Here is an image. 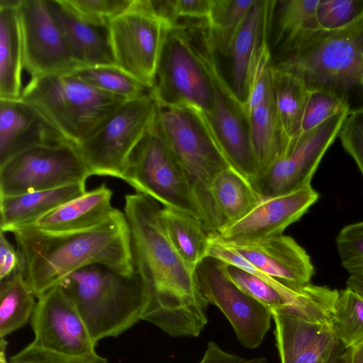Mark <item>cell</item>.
Wrapping results in <instances>:
<instances>
[{
  "instance_id": "4dcf8cb0",
  "label": "cell",
  "mask_w": 363,
  "mask_h": 363,
  "mask_svg": "<svg viewBox=\"0 0 363 363\" xmlns=\"http://www.w3.org/2000/svg\"><path fill=\"white\" fill-rule=\"evenodd\" d=\"M70 75L125 101L143 97L152 90L115 64L79 67Z\"/></svg>"
},
{
  "instance_id": "836d02e7",
  "label": "cell",
  "mask_w": 363,
  "mask_h": 363,
  "mask_svg": "<svg viewBox=\"0 0 363 363\" xmlns=\"http://www.w3.org/2000/svg\"><path fill=\"white\" fill-rule=\"evenodd\" d=\"M333 328L341 345L350 348L363 340V297L347 288L338 291Z\"/></svg>"
},
{
  "instance_id": "f546056e",
  "label": "cell",
  "mask_w": 363,
  "mask_h": 363,
  "mask_svg": "<svg viewBox=\"0 0 363 363\" xmlns=\"http://www.w3.org/2000/svg\"><path fill=\"white\" fill-rule=\"evenodd\" d=\"M19 269L1 281L0 337L24 326L32 317L37 301Z\"/></svg>"
},
{
  "instance_id": "7bdbcfd3",
  "label": "cell",
  "mask_w": 363,
  "mask_h": 363,
  "mask_svg": "<svg viewBox=\"0 0 363 363\" xmlns=\"http://www.w3.org/2000/svg\"><path fill=\"white\" fill-rule=\"evenodd\" d=\"M325 363H351L350 347L347 349L342 347Z\"/></svg>"
},
{
  "instance_id": "7a4b0ae2",
  "label": "cell",
  "mask_w": 363,
  "mask_h": 363,
  "mask_svg": "<svg viewBox=\"0 0 363 363\" xmlns=\"http://www.w3.org/2000/svg\"><path fill=\"white\" fill-rule=\"evenodd\" d=\"M13 234L20 269L36 297L59 286L72 273L101 264L125 275L135 273L130 235L124 213L93 228L54 233L33 224L18 227Z\"/></svg>"
},
{
  "instance_id": "d4e9b609",
  "label": "cell",
  "mask_w": 363,
  "mask_h": 363,
  "mask_svg": "<svg viewBox=\"0 0 363 363\" xmlns=\"http://www.w3.org/2000/svg\"><path fill=\"white\" fill-rule=\"evenodd\" d=\"M20 1L0 0V99H19L23 89Z\"/></svg>"
},
{
  "instance_id": "5bb4252c",
  "label": "cell",
  "mask_w": 363,
  "mask_h": 363,
  "mask_svg": "<svg viewBox=\"0 0 363 363\" xmlns=\"http://www.w3.org/2000/svg\"><path fill=\"white\" fill-rule=\"evenodd\" d=\"M195 276L203 296L225 315L240 343L248 349L258 347L271 326L270 311L228 278L222 262L206 257Z\"/></svg>"
},
{
  "instance_id": "603a6c76",
  "label": "cell",
  "mask_w": 363,
  "mask_h": 363,
  "mask_svg": "<svg viewBox=\"0 0 363 363\" xmlns=\"http://www.w3.org/2000/svg\"><path fill=\"white\" fill-rule=\"evenodd\" d=\"M73 62L78 67L114 64L108 28L75 18L57 0H46Z\"/></svg>"
},
{
  "instance_id": "8992f818",
  "label": "cell",
  "mask_w": 363,
  "mask_h": 363,
  "mask_svg": "<svg viewBox=\"0 0 363 363\" xmlns=\"http://www.w3.org/2000/svg\"><path fill=\"white\" fill-rule=\"evenodd\" d=\"M21 99L77 146L127 101L70 74L30 78Z\"/></svg>"
},
{
  "instance_id": "b9f144b4",
  "label": "cell",
  "mask_w": 363,
  "mask_h": 363,
  "mask_svg": "<svg viewBox=\"0 0 363 363\" xmlns=\"http://www.w3.org/2000/svg\"><path fill=\"white\" fill-rule=\"evenodd\" d=\"M346 284L347 288L363 297V272L350 274Z\"/></svg>"
},
{
  "instance_id": "ba28073f",
  "label": "cell",
  "mask_w": 363,
  "mask_h": 363,
  "mask_svg": "<svg viewBox=\"0 0 363 363\" xmlns=\"http://www.w3.org/2000/svg\"><path fill=\"white\" fill-rule=\"evenodd\" d=\"M159 107L152 94L124 102L77 148L91 176L123 179L136 145L154 125Z\"/></svg>"
},
{
  "instance_id": "83f0119b",
  "label": "cell",
  "mask_w": 363,
  "mask_h": 363,
  "mask_svg": "<svg viewBox=\"0 0 363 363\" xmlns=\"http://www.w3.org/2000/svg\"><path fill=\"white\" fill-rule=\"evenodd\" d=\"M160 218L174 248L195 273L206 258L210 232L199 219L172 208L161 207Z\"/></svg>"
},
{
  "instance_id": "7c38bea8",
  "label": "cell",
  "mask_w": 363,
  "mask_h": 363,
  "mask_svg": "<svg viewBox=\"0 0 363 363\" xmlns=\"http://www.w3.org/2000/svg\"><path fill=\"white\" fill-rule=\"evenodd\" d=\"M91 172L70 142L26 150L0 166V196L86 183Z\"/></svg>"
},
{
  "instance_id": "ffe728a7",
  "label": "cell",
  "mask_w": 363,
  "mask_h": 363,
  "mask_svg": "<svg viewBox=\"0 0 363 363\" xmlns=\"http://www.w3.org/2000/svg\"><path fill=\"white\" fill-rule=\"evenodd\" d=\"M65 142L69 141L30 104L0 99V166L33 147Z\"/></svg>"
},
{
  "instance_id": "74e56055",
  "label": "cell",
  "mask_w": 363,
  "mask_h": 363,
  "mask_svg": "<svg viewBox=\"0 0 363 363\" xmlns=\"http://www.w3.org/2000/svg\"><path fill=\"white\" fill-rule=\"evenodd\" d=\"M338 136L363 176V108L350 112Z\"/></svg>"
},
{
  "instance_id": "ee69618b",
  "label": "cell",
  "mask_w": 363,
  "mask_h": 363,
  "mask_svg": "<svg viewBox=\"0 0 363 363\" xmlns=\"http://www.w3.org/2000/svg\"><path fill=\"white\" fill-rule=\"evenodd\" d=\"M350 362L363 363V340L350 347Z\"/></svg>"
},
{
  "instance_id": "f35d334b",
  "label": "cell",
  "mask_w": 363,
  "mask_h": 363,
  "mask_svg": "<svg viewBox=\"0 0 363 363\" xmlns=\"http://www.w3.org/2000/svg\"><path fill=\"white\" fill-rule=\"evenodd\" d=\"M9 363H108L98 354L91 357H72L40 348L32 342L13 355Z\"/></svg>"
},
{
  "instance_id": "3957f363",
  "label": "cell",
  "mask_w": 363,
  "mask_h": 363,
  "mask_svg": "<svg viewBox=\"0 0 363 363\" xmlns=\"http://www.w3.org/2000/svg\"><path fill=\"white\" fill-rule=\"evenodd\" d=\"M157 127L181 167L208 232L224 225L212 192L215 177L232 167L204 113L191 106L159 107Z\"/></svg>"
},
{
  "instance_id": "e0dca14e",
  "label": "cell",
  "mask_w": 363,
  "mask_h": 363,
  "mask_svg": "<svg viewBox=\"0 0 363 363\" xmlns=\"http://www.w3.org/2000/svg\"><path fill=\"white\" fill-rule=\"evenodd\" d=\"M319 199L311 183L291 192L262 199L243 218L218 232L226 242L253 240L283 235Z\"/></svg>"
},
{
  "instance_id": "9a60e30c",
  "label": "cell",
  "mask_w": 363,
  "mask_h": 363,
  "mask_svg": "<svg viewBox=\"0 0 363 363\" xmlns=\"http://www.w3.org/2000/svg\"><path fill=\"white\" fill-rule=\"evenodd\" d=\"M35 345L44 350L72 357L97 354L96 343L77 309L60 286L37 297L31 317Z\"/></svg>"
},
{
  "instance_id": "60d3db41",
  "label": "cell",
  "mask_w": 363,
  "mask_h": 363,
  "mask_svg": "<svg viewBox=\"0 0 363 363\" xmlns=\"http://www.w3.org/2000/svg\"><path fill=\"white\" fill-rule=\"evenodd\" d=\"M199 363H267L264 357L245 359L223 350L216 342L211 341L203 358Z\"/></svg>"
},
{
  "instance_id": "6da1fadb",
  "label": "cell",
  "mask_w": 363,
  "mask_h": 363,
  "mask_svg": "<svg viewBox=\"0 0 363 363\" xmlns=\"http://www.w3.org/2000/svg\"><path fill=\"white\" fill-rule=\"evenodd\" d=\"M161 206L140 193L125 196L135 269L145 281L149 302L141 320L172 337H197L208 323V301L195 273L170 241L160 218Z\"/></svg>"
},
{
  "instance_id": "52a82bcc",
  "label": "cell",
  "mask_w": 363,
  "mask_h": 363,
  "mask_svg": "<svg viewBox=\"0 0 363 363\" xmlns=\"http://www.w3.org/2000/svg\"><path fill=\"white\" fill-rule=\"evenodd\" d=\"M188 28L212 89L211 109L203 113L230 165L252 182L258 172L244 104L222 74L206 21L188 24Z\"/></svg>"
},
{
  "instance_id": "30bf717a",
  "label": "cell",
  "mask_w": 363,
  "mask_h": 363,
  "mask_svg": "<svg viewBox=\"0 0 363 363\" xmlns=\"http://www.w3.org/2000/svg\"><path fill=\"white\" fill-rule=\"evenodd\" d=\"M122 180L162 207L183 211L201 220L190 186L163 140L156 121L132 152Z\"/></svg>"
},
{
  "instance_id": "5b68a950",
  "label": "cell",
  "mask_w": 363,
  "mask_h": 363,
  "mask_svg": "<svg viewBox=\"0 0 363 363\" xmlns=\"http://www.w3.org/2000/svg\"><path fill=\"white\" fill-rule=\"evenodd\" d=\"M272 65L299 77L308 89L348 100L352 89H363V20L341 31L306 33L279 48Z\"/></svg>"
},
{
  "instance_id": "8fae6325",
  "label": "cell",
  "mask_w": 363,
  "mask_h": 363,
  "mask_svg": "<svg viewBox=\"0 0 363 363\" xmlns=\"http://www.w3.org/2000/svg\"><path fill=\"white\" fill-rule=\"evenodd\" d=\"M173 26L155 13L149 0H133L108 27L114 64L152 89L162 48Z\"/></svg>"
},
{
  "instance_id": "484cf974",
  "label": "cell",
  "mask_w": 363,
  "mask_h": 363,
  "mask_svg": "<svg viewBox=\"0 0 363 363\" xmlns=\"http://www.w3.org/2000/svg\"><path fill=\"white\" fill-rule=\"evenodd\" d=\"M269 76L274 106L289 145L300 135L309 89L299 77L272 65Z\"/></svg>"
},
{
  "instance_id": "44dd1931",
  "label": "cell",
  "mask_w": 363,
  "mask_h": 363,
  "mask_svg": "<svg viewBox=\"0 0 363 363\" xmlns=\"http://www.w3.org/2000/svg\"><path fill=\"white\" fill-rule=\"evenodd\" d=\"M277 1L255 0L231 43V86L244 104L248 94L252 62L269 38Z\"/></svg>"
},
{
  "instance_id": "f6af8a7d",
  "label": "cell",
  "mask_w": 363,
  "mask_h": 363,
  "mask_svg": "<svg viewBox=\"0 0 363 363\" xmlns=\"http://www.w3.org/2000/svg\"><path fill=\"white\" fill-rule=\"evenodd\" d=\"M7 346V342L4 338L0 340V363H9L6 361V350Z\"/></svg>"
},
{
  "instance_id": "e575fe53",
  "label": "cell",
  "mask_w": 363,
  "mask_h": 363,
  "mask_svg": "<svg viewBox=\"0 0 363 363\" xmlns=\"http://www.w3.org/2000/svg\"><path fill=\"white\" fill-rule=\"evenodd\" d=\"M362 20L363 0H320L315 11V31H341Z\"/></svg>"
},
{
  "instance_id": "d6a6232c",
  "label": "cell",
  "mask_w": 363,
  "mask_h": 363,
  "mask_svg": "<svg viewBox=\"0 0 363 363\" xmlns=\"http://www.w3.org/2000/svg\"><path fill=\"white\" fill-rule=\"evenodd\" d=\"M255 0H213L206 20L217 52L228 57L231 43Z\"/></svg>"
},
{
  "instance_id": "ab89813d",
  "label": "cell",
  "mask_w": 363,
  "mask_h": 363,
  "mask_svg": "<svg viewBox=\"0 0 363 363\" xmlns=\"http://www.w3.org/2000/svg\"><path fill=\"white\" fill-rule=\"evenodd\" d=\"M20 267L17 249L7 239L4 233H0V281L10 277Z\"/></svg>"
},
{
  "instance_id": "f1b7e54d",
  "label": "cell",
  "mask_w": 363,
  "mask_h": 363,
  "mask_svg": "<svg viewBox=\"0 0 363 363\" xmlns=\"http://www.w3.org/2000/svg\"><path fill=\"white\" fill-rule=\"evenodd\" d=\"M212 192L224 222L223 226L243 218L262 199L251 182L233 167L223 169L215 177Z\"/></svg>"
},
{
  "instance_id": "2e32d148",
  "label": "cell",
  "mask_w": 363,
  "mask_h": 363,
  "mask_svg": "<svg viewBox=\"0 0 363 363\" xmlns=\"http://www.w3.org/2000/svg\"><path fill=\"white\" fill-rule=\"evenodd\" d=\"M23 69L30 78L70 74L72 60L46 0H21L18 7Z\"/></svg>"
},
{
  "instance_id": "8d00e7d4",
  "label": "cell",
  "mask_w": 363,
  "mask_h": 363,
  "mask_svg": "<svg viewBox=\"0 0 363 363\" xmlns=\"http://www.w3.org/2000/svg\"><path fill=\"white\" fill-rule=\"evenodd\" d=\"M347 110H350V105L344 96L330 90L309 89L300 134L317 128L333 116Z\"/></svg>"
},
{
  "instance_id": "7402d4cb",
  "label": "cell",
  "mask_w": 363,
  "mask_h": 363,
  "mask_svg": "<svg viewBox=\"0 0 363 363\" xmlns=\"http://www.w3.org/2000/svg\"><path fill=\"white\" fill-rule=\"evenodd\" d=\"M113 192L102 184L73 199L31 223L48 233L82 231L101 225L111 220L118 209L111 205Z\"/></svg>"
},
{
  "instance_id": "bcb514c9",
  "label": "cell",
  "mask_w": 363,
  "mask_h": 363,
  "mask_svg": "<svg viewBox=\"0 0 363 363\" xmlns=\"http://www.w3.org/2000/svg\"><path fill=\"white\" fill-rule=\"evenodd\" d=\"M360 273V272H359Z\"/></svg>"
},
{
  "instance_id": "1f68e13d",
  "label": "cell",
  "mask_w": 363,
  "mask_h": 363,
  "mask_svg": "<svg viewBox=\"0 0 363 363\" xmlns=\"http://www.w3.org/2000/svg\"><path fill=\"white\" fill-rule=\"evenodd\" d=\"M319 2L320 0L277 1L274 45L279 49L306 33L315 31V11Z\"/></svg>"
},
{
  "instance_id": "9c48e42d",
  "label": "cell",
  "mask_w": 363,
  "mask_h": 363,
  "mask_svg": "<svg viewBox=\"0 0 363 363\" xmlns=\"http://www.w3.org/2000/svg\"><path fill=\"white\" fill-rule=\"evenodd\" d=\"M152 94L158 107L187 106L210 111L212 89L186 23L168 32L157 62Z\"/></svg>"
},
{
  "instance_id": "4fadbf2b",
  "label": "cell",
  "mask_w": 363,
  "mask_h": 363,
  "mask_svg": "<svg viewBox=\"0 0 363 363\" xmlns=\"http://www.w3.org/2000/svg\"><path fill=\"white\" fill-rule=\"evenodd\" d=\"M350 112L347 110L336 114L291 141L279 158L251 182L260 197L285 194L311 184Z\"/></svg>"
},
{
  "instance_id": "cb8c5ba5",
  "label": "cell",
  "mask_w": 363,
  "mask_h": 363,
  "mask_svg": "<svg viewBox=\"0 0 363 363\" xmlns=\"http://www.w3.org/2000/svg\"><path fill=\"white\" fill-rule=\"evenodd\" d=\"M86 192V183L0 196V229L4 233L36 222L62 204Z\"/></svg>"
},
{
  "instance_id": "d590c367",
  "label": "cell",
  "mask_w": 363,
  "mask_h": 363,
  "mask_svg": "<svg viewBox=\"0 0 363 363\" xmlns=\"http://www.w3.org/2000/svg\"><path fill=\"white\" fill-rule=\"evenodd\" d=\"M69 13L95 27L108 28L115 18L125 11L133 0H57Z\"/></svg>"
},
{
  "instance_id": "4316f807",
  "label": "cell",
  "mask_w": 363,
  "mask_h": 363,
  "mask_svg": "<svg viewBox=\"0 0 363 363\" xmlns=\"http://www.w3.org/2000/svg\"><path fill=\"white\" fill-rule=\"evenodd\" d=\"M247 116L250 143L259 177L283 153L288 143L277 118L272 95L251 110Z\"/></svg>"
},
{
  "instance_id": "d6986e66",
  "label": "cell",
  "mask_w": 363,
  "mask_h": 363,
  "mask_svg": "<svg viewBox=\"0 0 363 363\" xmlns=\"http://www.w3.org/2000/svg\"><path fill=\"white\" fill-rule=\"evenodd\" d=\"M281 363H325L344 347L331 324L272 312Z\"/></svg>"
},
{
  "instance_id": "ac0fdd59",
  "label": "cell",
  "mask_w": 363,
  "mask_h": 363,
  "mask_svg": "<svg viewBox=\"0 0 363 363\" xmlns=\"http://www.w3.org/2000/svg\"><path fill=\"white\" fill-rule=\"evenodd\" d=\"M225 242L260 272L288 286L307 284L315 274L310 255L289 235Z\"/></svg>"
},
{
  "instance_id": "277c9868",
  "label": "cell",
  "mask_w": 363,
  "mask_h": 363,
  "mask_svg": "<svg viewBox=\"0 0 363 363\" xmlns=\"http://www.w3.org/2000/svg\"><path fill=\"white\" fill-rule=\"evenodd\" d=\"M59 286L96 344L120 335L141 320L150 298L147 286L135 269L128 276L101 264L82 268Z\"/></svg>"
}]
</instances>
